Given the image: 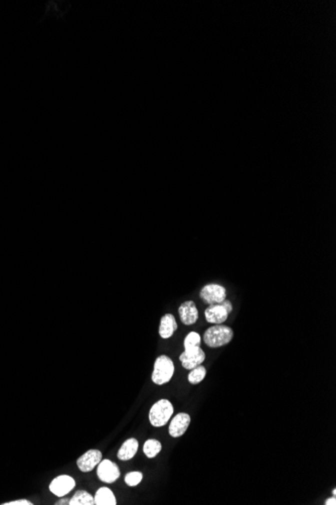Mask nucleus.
Returning <instances> with one entry per match:
<instances>
[{"mask_svg": "<svg viewBox=\"0 0 336 505\" xmlns=\"http://www.w3.org/2000/svg\"><path fill=\"white\" fill-rule=\"evenodd\" d=\"M206 367L202 365H200V366L190 370L188 378L192 384H198L200 382H202L206 378Z\"/></svg>", "mask_w": 336, "mask_h": 505, "instance_id": "a211bd4d", "label": "nucleus"}, {"mask_svg": "<svg viewBox=\"0 0 336 505\" xmlns=\"http://www.w3.org/2000/svg\"><path fill=\"white\" fill-rule=\"evenodd\" d=\"M95 504L97 505H116L117 500L111 489L108 487H101L95 494Z\"/></svg>", "mask_w": 336, "mask_h": 505, "instance_id": "4468645a", "label": "nucleus"}, {"mask_svg": "<svg viewBox=\"0 0 336 505\" xmlns=\"http://www.w3.org/2000/svg\"><path fill=\"white\" fill-rule=\"evenodd\" d=\"M190 416L188 413H186V412H180L178 414H176L170 424V428H168V431H170V435L172 437V438H180L182 437L184 434H186V431L188 430L190 424Z\"/></svg>", "mask_w": 336, "mask_h": 505, "instance_id": "1a4fd4ad", "label": "nucleus"}, {"mask_svg": "<svg viewBox=\"0 0 336 505\" xmlns=\"http://www.w3.org/2000/svg\"><path fill=\"white\" fill-rule=\"evenodd\" d=\"M70 505H94V497L85 490H78L68 501Z\"/></svg>", "mask_w": 336, "mask_h": 505, "instance_id": "2eb2a0df", "label": "nucleus"}, {"mask_svg": "<svg viewBox=\"0 0 336 505\" xmlns=\"http://www.w3.org/2000/svg\"><path fill=\"white\" fill-rule=\"evenodd\" d=\"M161 450H162L161 443L154 439L147 440L143 446V452L149 459L155 458L161 452Z\"/></svg>", "mask_w": 336, "mask_h": 505, "instance_id": "dca6fc26", "label": "nucleus"}, {"mask_svg": "<svg viewBox=\"0 0 336 505\" xmlns=\"http://www.w3.org/2000/svg\"><path fill=\"white\" fill-rule=\"evenodd\" d=\"M34 503H32L30 501L28 500H26V499H20V500H16V501H10V502H6V503H4V505H32Z\"/></svg>", "mask_w": 336, "mask_h": 505, "instance_id": "aec40b11", "label": "nucleus"}, {"mask_svg": "<svg viewBox=\"0 0 336 505\" xmlns=\"http://www.w3.org/2000/svg\"><path fill=\"white\" fill-rule=\"evenodd\" d=\"M174 374V363L166 355L158 356L155 360L151 379L157 385L170 382Z\"/></svg>", "mask_w": 336, "mask_h": 505, "instance_id": "f03ea898", "label": "nucleus"}, {"mask_svg": "<svg viewBox=\"0 0 336 505\" xmlns=\"http://www.w3.org/2000/svg\"><path fill=\"white\" fill-rule=\"evenodd\" d=\"M76 486V481L68 475L56 477L50 484V491L58 497H64L68 494Z\"/></svg>", "mask_w": 336, "mask_h": 505, "instance_id": "423d86ee", "label": "nucleus"}, {"mask_svg": "<svg viewBox=\"0 0 336 505\" xmlns=\"http://www.w3.org/2000/svg\"><path fill=\"white\" fill-rule=\"evenodd\" d=\"M178 328V326L176 320L172 314H165L161 317L159 324V335L162 339H170V337H172Z\"/></svg>", "mask_w": 336, "mask_h": 505, "instance_id": "f8f14e48", "label": "nucleus"}, {"mask_svg": "<svg viewBox=\"0 0 336 505\" xmlns=\"http://www.w3.org/2000/svg\"><path fill=\"white\" fill-rule=\"evenodd\" d=\"M234 338V331L222 324L208 328L204 334V342L210 348H220L228 345Z\"/></svg>", "mask_w": 336, "mask_h": 505, "instance_id": "f257e3e1", "label": "nucleus"}, {"mask_svg": "<svg viewBox=\"0 0 336 505\" xmlns=\"http://www.w3.org/2000/svg\"><path fill=\"white\" fill-rule=\"evenodd\" d=\"M200 297L208 305L222 304L226 299V290L220 284L208 283L202 288Z\"/></svg>", "mask_w": 336, "mask_h": 505, "instance_id": "20e7f679", "label": "nucleus"}, {"mask_svg": "<svg viewBox=\"0 0 336 505\" xmlns=\"http://www.w3.org/2000/svg\"><path fill=\"white\" fill-rule=\"evenodd\" d=\"M180 321L186 326H192L198 320V310L192 301L182 303L178 308Z\"/></svg>", "mask_w": 336, "mask_h": 505, "instance_id": "9d476101", "label": "nucleus"}, {"mask_svg": "<svg viewBox=\"0 0 336 505\" xmlns=\"http://www.w3.org/2000/svg\"><path fill=\"white\" fill-rule=\"evenodd\" d=\"M180 360L184 368L192 370L204 363L206 360V353L202 348L194 351H184L180 356Z\"/></svg>", "mask_w": 336, "mask_h": 505, "instance_id": "6e6552de", "label": "nucleus"}, {"mask_svg": "<svg viewBox=\"0 0 336 505\" xmlns=\"http://www.w3.org/2000/svg\"><path fill=\"white\" fill-rule=\"evenodd\" d=\"M324 504H325V505H335V504H336V497H335V496H332V497L328 498V499L325 501V503H324Z\"/></svg>", "mask_w": 336, "mask_h": 505, "instance_id": "4be33fe9", "label": "nucleus"}, {"mask_svg": "<svg viewBox=\"0 0 336 505\" xmlns=\"http://www.w3.org/2000/svg\"><path fill=\"white\" fill-rule=\"evenodd\" d=\"M200 343H202L200 335L196 332H190L184 338V351L196 350V349L200 348Z\"/></svg>", "mask_w": 336, "mask_h": 505, "instance_id": "f3484780", "label": "nucleus"}, {"mask_svg": "<svg viewBox=\"0 0 336 505\" xmlns=\"http://www.w3.org/2000/svg\"><path fill=\"white\" fill-rule=\"evenodd\" d=\"M68 501H70V499H68V498H64V499H60V500H58V502H56V505H64V504H68Z\"/></svg>", "mask_w": 336, "mask_h": 505, "instance_id": "5701e85b", "label": "nucleus"}, {"mask_svg": "<svg viewBox=\"0 0 336 505\" xmlns=\"http://www.w3.org/2000/svg\"><path fill=\"white\" fill-rule=\"evenodd\" d=\"M139 448V443L136 439L131 438L126 440L118 451L117 457L121 461H129L136 455Z\"/></svg>", "mask_w": 336, "mask_h": 505, "instance_id": "ddd939ff", "label": "nucleus"}, {"mask_svg": "<svg viewBox=\"0 0 336 505\" xmlns=\"http://www.w3.org/2000/svg\"><path fill=\"white\" fill-rule=\"evenodd\" d=\"M206 320L214 325H220L228 320V313L222 304L210 305L204 311Z\"/></svg>", "mask_w": 336, "mask_h": 505, "instance_id": "9b49d317", "label": "nucleus"}, {"mask_svg": "<svg viewBox=\"0 0 336 505\" xmlns=\"http://www.w3.org/2000/svg\"><path fill=\"white\" fill-rule=\"evenodd\" d=\"M332 494H333V496H335V494H336V490L335 489L332 490Z\"/></svg>", "mask_w": 336, "mask_h": 505, "instance_id": "b1692460", "label": "nucleus"}, {"mask_svg": "<svg viewBox=\"0 0 336 505\" xmlns=\"http://www.w3.org/2000/svg\"><path fill=\"white\" fill-rule=\"evenodd\" d=\"M222 305L224 307V309L228 311V314L232 311V305L230 301H228V300H226H226L222 303Z\"/></svg>", "mask_w": 336, "mask_h": 505, "instance_id": "412c9836", "label": "nucleus"}, {"mask_svg": "<svg viewBox=\"0 0 336 505\" xmlns=\"http://www.w3.org/2000/svg\"><path fill=\"white\" fill-rule=\"evenodd\" d=\"M174 405L168 399H160L156 401L150 408L149 420L150 423L155 427H160L165 425L170 421L172 415L174 414Z\"/></svg>", "mask_w": 336, "mask_h": 505, "instance_id": "7ed1b4c3", "label": "nucleus"}, {"mask_svg": "<svg viewBox=\"0 0 336 505\" xmlns=\"http://www.w3.org/2000/svg\"><path fill=\"white\" fill-rule=\"evenodd\" d=\"M97 475L102 482L111 484L118 480L120 477V469L118 465L111 460H102L97 468Z\"/></svg>", "mask_w": 336, "mask_h": 505, "instance_id": "39448f33", "label": "nucleus"}, {"mask_svg": "<svg viewBox=\"0 0 336 505\" xmlns=\"http://www.w3.org/2000/svg\"><path fill=\"white\" fill-rule=\"evenodd\" d=\"M142 479H143V474L141 472L133 471V472L126 474L125 483L130 487H134V486H137L142 481Z\"/></svg>", "mask_w": 336, "mask_h": 505, "instance_id": "6ab92c4d", "label": "nucleus"}, {"mask_svg": "<svg viewBox=\"0 0 336 505\" xmlns=\"http://www.w3.org/2000/svg\"><path fill=\"white\" fill-rule=\"evenodd\" d=\"M102 461V453L97 449L87 451L76 460V466L82 472H91Z\"/></svg>", "mask_w": 336, "mask_h": 505, "instance_id": "0eeeda50", "label": "nucleus"}]
</instances>
